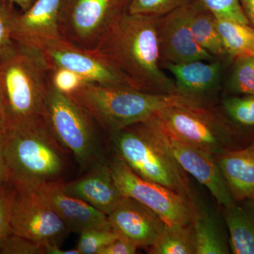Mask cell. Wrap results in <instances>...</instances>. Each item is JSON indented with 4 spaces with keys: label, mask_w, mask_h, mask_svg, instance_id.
Returning <instances> with one entry per match:
<instances>
[{
    "label": "cell",
    "mask_w": 254,
    "mask_h": 254,
    "mask_svg": "<svg viewBox=\"0 0 254 254\" xmlns=\"http://www.w3.org/2000/svg\"><path fill=\"white\" fill-rule=\"evenodd\" d=\"M159 18L127 13L96 50L123 73L128 86L148 93H179L160 63Z\"/></svg>",
    "instance_id": "1"
},
{
    "label": "cell",
    "mask_w": 254,
    "mask_h": 254,
    "mask_svg": "<svg viewBox=\"0 0 254 254\" xmlns=\"http://www.w3.org/2000/svg\"><path fill=\"white\" fill-rule=\"evenodd\" d=\"M50 73L41 50L13 41L0 53V100L7 128L46 119Z\"/></svg>",
    "instance_id": "2"
},
{
    "label": "cell",
    "mask_w": 254,
    "mask_h": 254,
    "mask_svg": "<svg viewBox=\"0 0 254 254\" xmlns=\"http://www.w3.org/2000/svg\"><path fill=\"white\" fill-rule=\"evenodd\" d=\"M70 96L110 133L147 121L168 108L208 106L203 100L180 93H148L125 84L86 82Z\"/></svg>",
    "instance_id": "3"
},
{
    "label": "cell",
    "mask_w": 254,
    "mask_h": 254,
    "mask_svg": "<svg viewBox=\"0 0 254 254\" xmlns=\"http://www.w3.org/2000/svg\"><path fill=\"white\" fill-rule=\"evenodd\" d=\"M15 190L35 191L59 181L65 168L64 148L50 131L46 119L8 128L0 141Z\"/></svg>",
    "instance_id": "4"
},
{
    "label": "cell",
    "mask_w": 254,
    "mask_h": 254,
    "mask_svg": "<svg viewBox=\"0 0 254 254\" xmlns=\"http://www.w3.org/2000/svg\"><path fill=\"white\" fill-rule=\"evenodd\" d=\"M116 155L138 176L193 200L187 173L145 123L111 133Z\"/></svg>",
    "instance_id": "5"
},
{
    "label": "cell",
    "mask_w": 254,
    "mask_h": 254,
    "mask_svg": "<svg viewBox=\"0 0 254 254\" xmlns=\"http://www.w3.org/2000/svg\"><path fill=\"white\" fill-rule=\"evenodd\" d=\"M46 120L50 131L64 149L71 152L80 168L88 170L103 159L92 120L70 95L51 83L46 104Z\"/></svg>",
    "instance_id": "6"
},
{
    "label": "cell",
    "mask_w": 254,
    "mask_h": 254,
    "mask_svg": "<svg viewBox=\"0 0 254 254\" xmlns=\"http://www.w3.org/2000/svg\"><path fill=\"white\" fill-rule=\"evenodd\" d=\"M130 0H61L59 32L64 41L96 50L128 13Z\"/></svg>",
    "instance_id": "7"
},
{
    "label": "cell",
    "mask_w": 254,
    "mask_h": 254,
    "mask_svg": "<svg viewBox=\"0 0 254 254\" xmlns=\"http://www.w3.org/2000/svg\"><path fill=\"white\" fill-rule=\"evenodd\" d=\"M112 175L122 194L153 210L167 225L193 222L197 206L194 201L173 190L136 175L118 155L109 163Z\"/></svg>",
    "instance_id": "8"
},
{
    "label": "cell",
    "mask_w": 254,
    "mask_h": 254,
    "mask_svg": "<svg viewBox=\"0 0 254 254\" xmlns=\"http://www.w3.org/2000/svg\"><path fill=\"white\" fill-rule=\"evenodd\" d=\"M155 118L179 139L215 157L231 149L230 128L209 107H174L162 110Z\"/></svg>",
    "instance_id": "9"
},
{
    "label": "cell",
    "mask_w": 254,
    "mask_h": 254,
    "mask_svg": "<svg viewBox=\"0 0 254 254\" xmlns=\"http://www.w3.org/2000/svg\"><path fill=\"white\" fill-rule=\"evenodd\" d=\"M143 123L150 127L182 170L204 185L219 204L228 207L235 203L215 155L179 139L165 129L155 116Z\"/></svg>",
    "instance_id": "10"
},
{
    "label": "cell",
    "mask_w": 254,
    "mask_h": 254,
    "mask_svg": "<svg viewBox=\"0 0 254 254\" xmlns=\"http://www.w3.org/2000/svg\"><path fill=\"white\" fill-rule=\"evenodd\" d=\"M40 50L51 70H69L86 83L128 85L123 73L98 50L80 48L61 38L48 42Z\"/></svg>",
    "instance_id": "11"
},
{
    "label": "cell",
    "mask_w": 254,
    "mask_h": 254,
    "mask_svg": "<svg viewBox=\"0 0 254 254\" xmlns=\"http://www.w3.org/2000/svg\"><path fill=\"white\" fill-rule=\"evenodd\" d=\"M11 232L41 245H60L69 230L35 192L14 189L11 208Z\"/></svg>",
    "instance_id": "12"
},
{
    "label": "cell",
    "mask_w": 254,
    "mask_h": 254,
    "mask_svg": "<svg viewBox=\"0 0 254 254\" xmlns=\"http://www.w3.org/2000/svg\"><path fill=\"white\" fill-rule=\"evenodd\" d=\"M158 32L161 65L215 60L195 41L189 24L187 4L160 16Z\"/></svg>",
    "instance_id": "13"
},
{
    "label": "cell",
    "mask_w": 254,
    "mask_h": 254,
    "mask_svg": "<svg viewBox=\"0 0 254 254\" xmlns=\"http://www.w3.org/2000/svg\"><path fill=\"white\" fill-rule=\"evenodd\" d=\"M112 230L137 247L150 248L163 233L166 223L153 210L125 197L108 215Z\"/></svg>",
    "instance_id": "14"
},
{
    "label": "cell",
    "mask_w": 254,
    "mask_h": 254,
    "mask_svg": "<svg viewBox=\"0 0 254 254\" xmlns=\"http://www.w3.org/2000/svg\"><path fill=\"white\" fill-rule=\"evenodd\" d=\"M33 192L58 214L70 232L80 234L93 228L112 230L106 214L65 193L61 182L46 184Z\"/></svg>",
    "instance_id": "15"
},
{
    "label": "cell",
    "mask_w": 254,
    "mask_h": 254,
    "mask_svg": "<svg viewBox=\"0 0 254 254\" xmlns=\"http://www.w3.org/2000/svg\"><path fill=\"white\" fill-rule=\"evenodd\" d=\"M62 190L79 198L107 215L125 198L114 180L109 164L103 159L88 169L83 177L68 183L61 182Z\"/></svg>",
    "instance_id": "16"
},
{
    "label": "cell",
    "mask_w": 254,
    "mask_h": 254,
    "mask_svg": "<svg viewBox=\"0 0 254 254\" xmlns=\"http://www.w3.org/2000/svg\"><path fill=\"white\" fill-rule=\"evenodd\" d=\"M61 0H36L15 18L12 39L41 50L48 42L60 38L58 17Z\"/></svg>",
    "instance_id": "17"
},
{
    "label": "cell",
    "mask_w": 254,
    "mask_h": 254,
    "mask_svg": "<svg viewBox=\"0 0 254 254\" xmlns=\"http://www.w3.org/2000/svg\"><path fill=\"white\" fill-rule=\"evenodd\" d=\"M161 66L173 74L179 93L203 101L218 87L222 74L221 64L216 60L165 63Z\"/></svg>",
    "instance_id": "18"
},
{
    "label": "cell",
    "mask_w": 254,
    "mask_h": 254,
    "mask_svg": "<svg viewBox=\"0 0 254 254\" xmlns=\"http://www.w3.org/2000/svg\"><path fill=\"white\" fill-rule=\"evenodd\" d=\"M216 159L235 201H254V143L227 150Z\"/></svg>",
    "instance_id": "19"
},
{
    "label": "cell",
    "mask_w": 254,
    "mask_h": 254,
    "mask_svg": "<svg viewBox=\"0 0 254 254\" xmlns=\"http://www.w3.org/2000/svg\"><path fill=\"white\" fill-rule=\"evenodd\" d=\"M225 220L232 253L254 254V201L225 207Z\"/></svg>",
    "instance_id": "20"
},
{
    "label": "cell",
    "mask_w": 254,
    "mask_h": 254,
    "mask_svg": "<svg viewBox=\"0 0 254 254\" xmlns=\"http://www.w3.org/2000/svg\"><path fill=\"white\" fill-rule=\"evenodd\" d=\"M190 31L202 48L216 58L226 55L217 27L216 18L200 0L187 4Z\"/></svg>",
    "instance_id": "21"
},
{
    "label": "cell",
    "mask_w": 254,
    "mask_h": 254,
    "mask_svg": "<svg viewBox=\"0 0 254 254\" xmlns=\"http://www.w3.org/2000/svg\"><path fill=\"white\" fill-rule=\"evenodd\" d=\"M215 18L226 55L236 60L254 58V28L247 23Z\"/></svg>",
    "instance_id": "22"
},
{
    "label": "cell",
    "mask_w": 254,
    "mask_h": 254,
    "mask_svg": "<svg viewBox=\"0 0 254 254\" xmlns=\"http://www.w3.org/2000/svg\"><path fill=\"white\" fill-rule=\"evenodd\" d=\"M195 254H227L230 253L220 225L208 212L197 207L193 222Z\"/></svg>",
    "instance_id": "23"
},
{
    "label": "cell",
    "mask_w": 254,
    "mask_h": 254,
    "mask_svg": "<svg viewBox=\"0 0 254 254\" xmlns=\"http://www.w3.org/2000/svg\"><path fill=\"white\" fill-rule=\"evenodd\" d=\"M151 254H195L193 225H167L156 242L149 248Z\"/></svg>",
    "instance_id": "24"
},
{
    "label": "cell",
    "mask_w": 254,
    "mask_h": 254,
    "mask_svg": "<svg viewBox=\"0 0 254 254\" xmlns=\"http://www.w3.org/2000/svg\"><path fill=\"white\" fill-rule=\"evenodd\" d=\"M194 0H130L128 13L163 16Z\"/></svg>",
    "instance_id": "25"
},
{
    "label": "cell",
    "mask_w": 254,
    "mask_h": 254,
    "mask_svg": "<svg viewBox=\"0 0 254 254\" xmlns=\"http://www.w3.org/2000/svg\"><path fill=\"white\" fill-rule=\"evenodd\" d=\"M118 238L112 230L89 229L79 234L76 248L81 254H99L100 251Z\"/></svg>",
    "instance_id": "26"
},
{
    "label": "cell",
    "mask_w": 254,
    "mask_h": 254,
    "mask_svg": "<svg viewBox=\"0 0 254 254\" xmlns=\"http://www.w3.org/2000/svg\"><path fill=\"white\" fill-rule=\"evenodd\" d=\"M227 115L235 123L246 127L254 126V96L231 97L223 101Z\"/></svg>",
    "instance_id": "27"
},
{
    "label": "cell",
    "mask_w": 254,
    "mask_h": 254,
    "mask_svg": "<svg viewBox=\"0 0 254 254\" xmlns=\"http://www.w3.org/2000/svg\"><path fill=\"white\" fill-rule=\"evenodd\" d=\"M231 86L237 93L254 96V58L237 60Z\"/></svg>",
    "instance_id": "28"
},
{
    "label": "cell",
    "mask_w": 254,
    "mask_h": 254,
    "mask_svg": "<svg viewBox=\"0 0 254 254\" xmlns=\"http://www.w3.org/2000/svg\"><path fill=\"white\" fill-rule=\"evenodd\" d=\"M217 18L232 20L250 24L246 17L240 0H200Z\"/></svg>",
    "instance_id": "29"
},
{
    "label": "cell",
    "mask_w": 254,
    "mask_h": 254,
    "mask_svg": "<svg viewBox=\"0 0 254 254\" xmlns=\"http://www.w3.org/2000/svg\"><path fill=\"white\" fill-rule=\"evenodd\" d=\"M2 254H45L44 245L11 232L0 247Z\"/></svg>",
    "instance_id": "30"
},
{
    "label": "cell",
    "mask_w": 254,
    "mask_h": 254,
    "mask_svg": "<svg viewBox=\"0 0 254 254\" xmlns=\"http://www.w3.org/2000/svg\"><path fill=\"white\" fill-rule=\"evenodd\" d=\"M53 86L64 94L71 95L81 88L86 81L78 75L64 68H54L50 73Z\"/></svg>",
    "instance_id": "31"
},
{
    "label": "cell",
    "mask_w": 254,
    "mask_h": 254,
    "mask_svg": "<svg viewBox=\"0 0 254 254\" xmlns=\"http://www.w3.org/2000/svg\"><path fill=\"white\" fill-rule=\"evenodd\" d=\"M17 14L14 4L0 1V53L13 42V28Z\"/></svg>",
    "instance_id": "32"
},
{
    "label": "cell",
    "mask_w": 254,
    "mask_h": 254,
    "mask_svg": "<svg viewBox=\"0 0 254 254\" xmlns=\"http://www.w3.org/2000/svg\"><path fill=\"white\" fill-rule=\"evenodd\" d=\"M14 190H0V247L11 233V208Z\"/></svg>",
    "instance_id": "33"
},
{
    "label": "cell",
    "mask_w": 254,
    "mask_h": 254,
    "mask_svg": "<svg viewBox=\"0 0 254 254\" xmlns=\"http://www.w3.org/2000/svg\"><path fill=\"white\" fill-rule=\"evenodd\" d=\"M138 247L128 241L118 237L100 251L99 254H134Z\"/></svg>",
    "instance_id": "34"
},
{
    "label": "cell",
    "mask_w": 254,
    "mask_h": 254,
    "mask_svg": "<svg viewBox=\"0 0 254 254\" xmlns=\"http://www.w3.org/2000/svg\"><path fill=\"white\" fill-rule=\"evenodd\" d=\"M9 184H10L9 173H8L7 168H6L2 150H1V143H0V190L6 188Z\"/></svg>",
    "instance_id": "35"
},
{
    "label": "cell",
    "mask_w": 254,
    "mask_h": 254,
    "mask_svg": "<svg viewBox=\"0 0 254 254\" xmlns=\"http://www.w3.org/2000/svg\"><path fill=\"white\" fill-rule=\"evenodd\" d=\"M240 3L246 17L254 28V0H240Z\"/></svg>",
    "instance_id": "36"
},
{
    "label": "cell",
    "mask_w": 254,
    "mask_h": 254,
    "mask_svg": "<svg viewBox=\"0 0 254 254\" xmlns=\"http://www.w3.org/2000/svg\"><path fill=\"white\" fill-rule=\"evenodd\" d=\"M46 254H81L76 248L72 250H63L56 243L46 244L44 245Z\"/></svg>",
    "instance_id": "37"
},
{
    "label": "cell",
    "mask_w": 254,
    "mask_h": 254,
    "mask_svg": "<svg viewBox=\"0 0 254 254\" xmlns=\"http://www.w3.org/2000/svg\"><path fill=\"white\" fill-rule=\"evenodd\" d=\"M6 129H7V125H6V118H5L2 104H1V100H0V141L4 136Z\"/></svg>",
    "instance_id": "38"
},
{
    "label": "cell",
    "mask_w": 254,
    "mask_h": 254,
    "mask_svg": "<svg viewBox=\"0 0 254 254\" xmlns=\"http://www.w3.org/2000/svg\"><path fill=\"white\" fill-rule=\"evenodd\" d=\"M21 8V11L28 9L36 0H5Z\"/></svg>",
    "instance_id": "39"
},
{
    "label": "cell",
    "mask_w": 254,
    "mask_h": 254,
    "mask_svg": "<svg viewBox=\"0 0 254 254\" xmlns=\"http://www.w3.org/2000/svg\"><path fill=\"white\" fill-rule=\"evenodd\" d=\"M0 1H1V0H0Z\"/></svg>",
    "instance_id": "40"
},
{
    "label": "cell",
    "mask_w": 254,
    "mask_h": 254,
    "mask_svg": "<svg viewBox=\"0 0 254 254\" xmlns=\"http://www.w3.org/2000/svg\"></svg>",
    "instance_id": "41"
}]
</instances>
